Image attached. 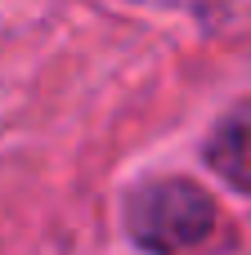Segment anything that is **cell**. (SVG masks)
Here are the masks:
<instances>
[{
  "label": "cell",
  "instance_id": "1",
  "mask_svg": "<svg viewBox=\"0 0 251 255\" xmlns=\"http://www.w3.org/2000/svg\"><path fill=\"white\" fill-rule=\"evenodd\" d=\"M216 229V202L184 179L148 184L130 202V233L148 251H184Z\"/></svg>",
  "mask_w": 251,
  "mask_h": 255
},
{
  "label": "cell",
  "instance_id": "2",
  "mask_svg": "<svg viewBox=\"0 0 251 255\" xmlns=\"http://www.w3.org/2000/svg\"><path fill=\"white\" fill-rule=\"evenodd\" d=\"M211 161H216L234 184H251V103L238 108V112L220 126V134H216V143H211Z\"/></svg>",
  "mask_w": 251,
  "mask_h": 255
}]
</instances>
